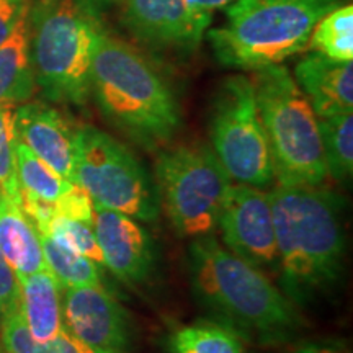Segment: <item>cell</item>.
<instances>
[{
    "mask_svg": "<svg viewBox=\"0 0 353 353\" xmlns=\"http://www.w3.org/2000/svg\"><path fill=\"white\" fill-rule=\"evenodd\" d=\"M283 294L306 306L332 288L345 255L342 201L319 187L278 185L268 193Z\"/></svg>",
    "mask_w": 353,
    "mask_h": 353,
    "instance_id": "6da1fadb",
    "label": "cell"
},
{
    "mask_svg": "<svg viewBox=\"0 0 353 353\" xmlns=\"http://www.w3.org/2000/svg\"><path fill=\"white\" fill-rule=\"evenodd\" d=\"M195 294L244 337L260 343L290 341L299 327L293 303L262 270L237 257L213 236L196 237L188 249Z\"/></svg>",
    "mask_w": 353,
    "mask_h": 353,
    "instance_id": "7a4b0ae2",
    "label": "cell"
},
{
    "mask_svg": "<svg viewBox=\"0 0 353 353\" xmlns=\"http://www.w3.org/2000/svg\"><path fill=\"white\" fill-rule=\"evenodd\" d=\"M90 95L110 125L148 151L170 143L182 125L164 77L132 44L105 30L92 64Z\"/></svg>",
    "mask_w": 353,
    "mask_h": 353,
    "instance_id": "3957f363",
    "label": "cell"
},
{
    "mask_svg": "<svg viewBox=\"0 0 353 353\" xmlns=\"http://www.w3.org/2000/svg\"><path fill=\"white\" fill-rule=\"evenodd\" d=\"M25 25L34 82L44 97L85 105L103 32L94 8L82 0H26Z\"/></svg>",
    "mask_w": 353,
    "mask_h": 353,
    "instance_id": "277c9868",
    "label": "cell"
},
{
    "mask_svg": "<svg viewBox=\"0 0 353 353\" xmlns=\"http://www.w3.org/2000/svg\"><path fill=\"white\" fill-rule=\"evenodd\" d=\"M339 6L342 0H234L208 39L221 64L259 70L306 50L317 21Z\"/></svg>",
    "mask_w": 353,
    "mask_h": 353,
    "instance_id": "5b68a950",
    "label": "cell"
},
{
    "mask_svg": "<svg viewBox=\"0 0 353 353\" xmlns=\"http://www.w3.org/2000/svg\"><path fill=\"white\" fill-rule=\"evenodd\" d=\"M260 121L278 185L319 187L327 176L316 113L285 65L255 70Z\"/></svg>",
    "mask_w": 353,
    "mask_h": 353,
    "instance_id": "8992f818",
    "label": "cell"
},
{
    "mask_svg": "<svg viewBox=\"0 0 353 353\" xmlns=\"http://www.w3.org/2000/svg\"><path fill=\"white\" fill-rule=\"evenodd\" d=\"M156 183L175 231L196 239L218 226L231 176L208 145L180 144L159 154Z\"/></svg>",
    "mask_w": 353,
    "mask_h": 353,
    "instance_id": "52a82bcc",
    "label": "cell"
},
{
    "mask_svg": "<svg viewBox=\"0 0 353 353\" xmlns=\"http://www.w3.org/2000/svg\"><path fill=\"white\" fill-rule=\"evenodd\" d=\"M72 182L87 190L94 205L141 221H154L161 201L148 170L107 132L94 126L77 130Z\"/></svg>",
    "mask_w": 353,
    "mask_h": 353,
    "instance_id": "ba28073f",
    "label": "cell"
},
{
    "mask_svg": "<svg viewBox=\"0 0 353 353\" xmlns=\"http://www.w3.org/2000/svg\"><path fill=\"white\" fill-rule=\"evenodd\" d=\"M210 134L216 157L237 183L263 188L275 180L252 79L231 76L221 82L211 107Z\"/></svg>",
    "mask_w": 353,
    "mask_h": 353,
    "instance_id": "9c48e42d",
    "label": "cell"
},
{
    "mask_svg": "<svg viewBox=\"0 0 353 353\" xmlns=\"http://www.w3.org/2000/svg\"><path fill=\"white\" fill-rule=\"evenodd\" d=\"M218 226L232 254L259 270L278 267V252L268 193L249 185H231Z\"/></svg>",
    "mask_w": 353,
    "mask_h": 353,
    "instance_id": "30bf717a",
    "label": "cell"
},
{
    "mask_svg": "<svg viewBox=\"0 0 353 353\" xmlns=\"http://www.w3.org/2000/svg\"><path fill=\"white\" fill-rule=\"evenodd\" d=\"M63 324L74 337L97 353H128L131 330L126 311L101 286L68 288Z\"/></svg>",
    "mask_w": 353,
    "mask_h": 353,
    "instance_id": "8fae6325",
    "label": "cell"
},
{
    "mask_svg": "<svg viewBox=\"0 0 353 353\" xmlns=\"http://www.w3.org/2000/svg\"><path fill=\"white\" fill-rule=\"evenodd\" d=\"M126 28L141 41L172 50H193L213 15L192 10L185 0H123Z\"/></svg>",
    "mask_w": 353,
    "mask_h": 353,
    "instance_id": "7c38bea8",
    "label": "cell"
},
{
    "mask_svg": "<svg viewBox=\"0 0 353 353\" xmlns=\"http://www.w3.org/2000/svg\"><path fill=\"white\" fill-rule=\"evenodd\" d=\"M94 232L105 265L126 283H143L154 267V245L149 232L134 218L94 205Z\"/></svg>",
    "mask_w": 353,
    "mask_h": 353,
    "instance_id": "4fadbf2b",
    "label": "cell"
},
{
    "mask_svg": "<svg viewBox=\"0 0 353 353\" xmlns=\"http://www.w3.org/2000/svg\"><path fill=\"white\" fill-rule=\"evenodd\" d=\"M77 130L63 113L39 101L15 110L17 138L69 182L76 164Z\"/></svg>",
    "mask_w": 353,
    "mask_h": 353,
    "instance_id": "5bb4252c",
    "label": "cell"
},
{
    "mask_svg": "<svg viewBox=\"0 0 353 353\" xmlns=\"http://www.w3.org/2000/svg\"><path fill=\"white\" fill-rule=\"evenodd\" d=\"M294 81L311 103L317 118L352 113L353 64L337 63L311 52L294 69Z\"/></svg>",
    "mask_w": 353,
    "mask_h": 353,
    "instance_id": "9a60e30c",
    "label": "cell"
},
{
    "mask_svg": "<svg viewBox=\"0 0 353 353\" xmlns=\"http://www.w3.org/2000/svg\"><path fill=\"white\" fill-rule=\"evenodd\" d=\"M0 254L17 276L46 270L39 234L20 205L0 193Z\"/></svg>",
    "mask_w": 353,
    "mask_h": 353,
    "instance_id": "2e32d148",
    "label": "cell"
},
{
    "mask_svg": "<svg viewBox=\"0 0 353 353\" xmlns=\"http://www.w3.org/2000/svg\"><path fill=\"white\" fill-rule=\"evenodd\" d=\"M21 312L30 334L37 342H50L63 329L61 283L48 270L19 278Z\"/></svg>",
    "mask_w": 353,
    "mask_h": 353,
    "instance_id": "e0dca14e",
    "label": "cell"
},
{
    "mask_svg": "<svg viewBox=\"0 0 353 353\" xmlns=\"http://www.w3.org/2000/svg\"><path fill=\"white\" fill-rule=\"evenodd\" d=\"M34 74L30 61L25 19L6 43L0 44V107H15L33 95Z\"/></svg>",
    "mask_w": 353,
    "mask_h": 353,
    "instance_id": "ac0fdd59",
    "label": "cell"
},
{
    "mask_svg": "<svg viewBox=\"0 0 353 353\" xmlns=\"http://www.w3.org/2000/svg\"><path fill=\"white\" fill-rule=\"evenodd\" d=\"M169 353H244L242 335L223 321H198L167 337Z\"/></svg>",
    "mask_w": 353,
    "mask_h": 353,
    "instance_id": "d6986e66",
    "label": "cell"
},
{
    "mask_svg": "<svg viewBox=\"0 0 353 353\" xmlns=\"http://www.w3.org/2000/svg\"><path fill=\"white\" fill-rule=\"evenodd\" d=\"M0 325H2V343L7 353H97L74 337L64 325L52 341L37 342L26 325L21 304L8 312Z\"/></svg>",
    "mask_w": 353,
    "mask_h": 353,
    "instance_id": "ffe728a7",
    "label": "cell"
},
{
    "mask_svg": "<svg viewBox=\"0 0 353 353\" xmlns=\"http://www.w3.org/2000/svg\"><path fill=\"white\" fill-rule=\"evenodd\" d=\"M309 50L337 61L353 59V7L342 3L317 21L307 43Z\"/></svg>",
    "mask_w": 353,
    "mask_h": 353,
    "instance_id": "44dd1931",
    "label": "cell"
},
{
    "mask_svg": "<svg viewBox=\"0 0 353 353\" xmlns=\"http://www.w3.org/2000/svg\"><path fill=\"white\" fill-rule=\"evenodd\" d=\"M39 234V242L46 262L48 270L57 278L64 288H77V286H101L100 265L90 259L74 252L69 247L52 239L48 234Z\"/></svg>",
    "mask_w": 353,
    "mask_h": 353,
    "instance_id": "7402d4cb",
    "label": "cell"
},
{
    "mask_svg": "<svg viewBox=\"0 0 353 353\" xmlns=\"http://www.w3.org/2000/svg\"><path fill=\"white\" fill-rule=\"evenodd\" d=\"M327 174L339 182H348L353 174V117L352 113L317 118Z\"/></svg>",
    "mask_w": 353,
    "mask_h": 353,
    "instance_id": "603a6c76",
    "label": "cell"
},
{
    "mask_svg": "<svg viewBox=\"0 0 353 353\" xmlns=\"http://www.w3.org/2000/svg\"><path fill=\"white\" fill-rule=\"evenodd\" d=\"M15 161L20 190L39 198V200L54 203L74 183L52 170L19 138H17L15 144Z\"/></svg>",
    "mask_w": 353,
    "mask_h": 353,
    "instance_id": "cb8c5ba5",
    "label": "cell"
},
{
    "mask_svg": "<svg viewBox=\"0 0 353 353\" xmlns=\"http://www.w3.org/2000/svg\"><path fill=\"white\" fill-rule=\"evenodd\" d=\"M15 144V107H0V193L20 205Z\"/></svg>",
    "mask_w": 353,
    "mask_h": 353,
    "instance_id": "d4e9b609",
    "label": "cell"
},
{
    "mask_svg": "<svg viewBox=\"0 0 353 353\" xmlns=\"http://www.w3.org/2000/svg\"><path fill=\"white\" fill-rule=\"evenodd\" d=\"M41 234H48L52 239H56L57 242H61V244L69 247L74 252L90 259L92 262L100 265V267L105 265L103 254H101L99 242H97L92 224L57 216V218L51 221L48 231Z\"/></svg>",
    "mask_w": 353,
    "mask_h": 353,
    "instance_id": "484cf974",
    "label": "cell"
},
{
    "mask_svg": "<svg viewBox=\"0 0 353 353\" xmlns=\"http://www.w3.org/2000/svg\"><path fill=\"white\" fill-rule=\"evenodd\" d=\"M54 205L56 218H69L82 221V223L94 224V201L87 190L79 187L77 183L70 185V188L64 193L59 200L52 203Z\"/></svg>",
    "mask_w": 353,
    "mask_h": 353,
    "instance_id": "4316f807",
    "label": "cell"
},
{
    "mask_svg": "<svg viewBox=\"0 0 353 353\" xmlns=\"http://www.w3.org/2000/svg\"><path fill=\"white\" fill-rule=\"evenodd\" d=\"M21 304V288L17 273L0 254V322Z\"/></svg>",
    "mask_w": 353,
    "mask_h": 353,
    "instance_id": "83f0119b",
    "label": "cell"
},
{
    "mask_svg": "<svg viewBox=\"0 0 353 353\" xmlns=\"http://www.w3.org/2000/svg\"><path fill=\"white\" fill-rule=\"evenodd\" d=\"M26 13V0H0V44L15 32Z\"/></svg>",
    "mask_w": 353,
    "mask_h": 353,
    "instance_id": "f1b7e54d",
    "label": "cell"
},
{
    "mask_svg": "<svg viewBox=\"0 0 353 353\" xmlns=\"http://www.w3.org/2000/svg\"><path fill=\"white\" fill-rule=\"evenodd\" d=\"M185 2L188 3V7L192 8V10L213 15L214 10L231 6L234 0H185Z\"/></svg>",
    "mask_w": 353,
    "mask_h": 353,
    "instance_id": "f546056e",
    "label": "cell"
},
{
    "mask_svg": "<svg viewBox=\"0 0 353 353\" xmlns=\"http://www.w3.org/2000/svg\"><path fill=\"white\" fill-rule=\"evenodd\" d=\"M294 353H341L334 348H325V347H317V345H306L303 348H299Z\"/></svg>",
    "mask_w": 353,
    "mask_h": 353,
    "instance_id": "4dcf8cb0",
    "label": "cell"
},
{
    "mask_svg": "<svg viewBox=\"0 0 353 353\" xmlns=\"http://www.w3.org/2000/svg\"><path fill=\"white\" fill-rule=\"evenodd\" d=\"M82 2H85L87 6H94L95 2H99V3H108V2H114V0H82Z\"/></svg>",
    "mask_w": 353,
    "mask_h": 353,
    "instance_id": "1f68e13d",
    "label": "cell"
}]
</instances>
